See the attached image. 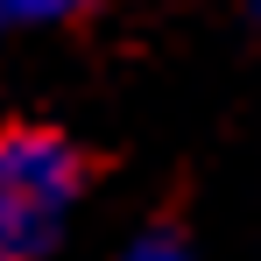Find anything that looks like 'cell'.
Returning a JSON list of instances; mask_svg holds the SVG:
<instances>
[{"instance_id":"1","label":"cell","mask_w":261,"mask_h":261,"mask_svg":"<svg viewBox=\"0 0 261 261\" xmlns=\"http://www.w3.org/2000/svg\"><path fill=\"white\" fill-rule=\"evenodd\" d=\"M85 163L49 127H0V261H49L71 240Z\"/></svg>"},{"instance_id":"2","label":"cell","mask_w":261,"mask_h":261,"mask_svg":"<svg viewBox=\"0 0 261 261\" xmlns=\"http://www.w3.org/2000/svg\"><path fill=\"white\" fill-rule=\"evenodd\" d=\"M92 0H0V29H57L78 21Z\"/></svg>"},{"instance_id":"3","label":"cell","mask_w":261,"mask_h":261,"mask_svg":"<svg viewBox=\"0 0 261 261\" xmlns=\"http://www.w3.org/2000/svg\"><path fill=\"white\" fill-rule=\"evenodd\" d=\"M113 261H191V254H184V240H176V233H134Z\"/></svg>"}]
</instances>
